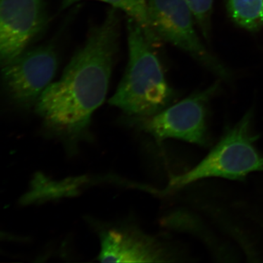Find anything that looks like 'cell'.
<instances>
[{
	"label": "cell",
	"mask_w": 263,
	"mask_h": 263,
	"mask_svg": "<svg viewBox=\"0 0 263 263\" xmlns=\"http://www.w3.org/2000/svg\"><path fill=\"white\" fill-rule=\"evenodd\" d=\"M119 37V17L114 8L91 29L60 80L52 82L34 105L46 129L68 144L87 136L91 117L105 101Z\"/></svg>",
	"instance_id": "cell-1"
},
{
	"label": "cell",
	"mask_w": 263,
	"mask_h": 263,
	"mask_svg": "<svg viewBox=\"0 0 263 263\" xmlns=\"http://www.w3.org/2000/svg\"><path fill=\"white\" fill-rule=\"evenodd\" d=\"M127 32V69L109 104L133 118L153 117L169 106L175 94L153 45L141 26L129 17Z\"/></svg>",
	"instance_id": "cell-2"
},
{
	"label": "cell",
	"mask_w": 263,
	"mask_h": 263,
	"mask_svg": "<svg viewBox=\"0 0 263 263\" xmlns=\"http://www.w3.org/2000/svg\"><path fill=\"white\" fill-rule=\"evenodd\" d=\"M253 111L249 110L228 128L210 152L195 167L170 181V190L184 187L209 178L243 181L249 174L263 172V155L256 147L258 136L252 129Z\"/></svg>",
	"instance_id": "cell-3"
},
{
	"label": "cell",
	"mask_w": 263,
	"mask_h": 263,
	"mask_svg": "<svg viewBox=\"0 0 263 263\" xmlns=\"http://www.w3.org/2000/svg\"><path fill=\"white\" fill-rule=\"evenodd\" d=\"M219 89V83H215L153 117L134 118L133 122L157 141L174 138L208 148L212 144L207 122L209 105Z\"/></svg>",
	"instance_id": "cell-4"
},
{
	"label": "cell",
	"mask_w": 263,
	"mask_h": 263,
	"mask_svg": "<svg viewBox=\"0 0 263 263\" xmlns=\"http://www.w3.org/2000/svg\"><path fill=\"white\" fill-rule=\"evenodd\" d=\"M147 10L152 28L160 41L186 52L221 79H230L226 66L200 41L195 17L185 0H147Z\"/></svg>",
	"instance_id": "cell-5"
},
{
	"label": "cell",
	"mask_w": 263,
	"mask_h": 263,
	"mask_svg": "<svg viewBox=\"0 0 263 263\" xmlns=\"http://www.w3.org/2000/svg\"><path fill=\"white\" fill-rule=\"evenodd\" d=\"M58 56L51 46L26 50L3 67L0 79L13 103L29 108L51 84L58 69Z\"/></svg>",
	"instance_id": "cell-6"
},
{
	"label": "cell",
	"mask_w": 263,
	"mask_h": 263,
	"mask_svg": "<svg viewBox=\"0 0 263 263\" xmlns=\"http://www.w3.org/2000/svg\"><path fill=\"white\" fill-rule=\"evenodd\" d=\"M99 260L103 262H163L175 255L164 243L140 230L116 228L100 234Z\"/></svg>",
	"instance_id": "cell-7"
},
{
	"label": "cell",
	"mask_w": 263,
	"mask_h": 263,
	"mask_svg": "<svg viewBox=\"0 0 263 263\" xmlns=\"http://www.w3.org/2000/svg\"><path fill=\"white\" fill-rule=\"evenodd\" d=\"M230 18L237 25L250 32L263 27V0H226Z\"/></svg>",
	"instance_id": "cell-8"
},
{
	"label": "cell",
	"mask_w": 263,
	"mask_h": 263,
	"mask_svg": "<svg viewBox=\"0 0 263 263\" xmlns=\"http://www.w3.org/2000/svg\"><path fill=\"white\" fill-rule=\"evenodd\" d=\"M81 0H62V8H66ZM103 2L122 10L129 18L136 21L141 26L148 41L153 46L160 41L156 35L151 26L147 10V0H96Z\"/></svg>",
	"instance_id": "cell-9"
},
{
	"label": "cell",
	"mask_w": 263,
	"mask_h": 263,
	"mask_svg": "<svg viewBox=\"0 0 263 263\" xmlns=\"http://www.w3.org/2000/svg\"><path fill=\"white\" fill-rule=\"evenodd\" d=\"M193 12L195 22L204 38L209 42L212 36L214 0H185Z\"/></svg>",
	"instance_id": "cell-10"
},
{
	"label": "cell",
	"mask_w": 263,
	"mask_h": 263,
	"mask_svg": "<svg viewBox=\"0 0 263 263\" xmlns=\"http://www.w3.org/2000/svg\"><path fill=\"white\" fill-rule=\"evenodd\" d=\"M5 238H6V235H5V233H2V232H0V240L5 239Z\"/></svg>",
	"instance_id": "cell-11"
}]
</instances>
